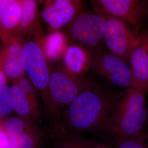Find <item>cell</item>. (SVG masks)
Segmentation results:
<instances>
[{"mask_svg": "<svg viewBox=\"0 0 148 148\" xmlns=\"http://www.w3.org/2000/svg\"><path fill=\"white\" fill-rule=\"evenodd\" d=\"M123 92L93 82L64 110L60 127L81 135L88 133L104 137L111 114Z\"/></svg>", "mask_w": 148, "mask_h": 148, "instance_id": "obj_1", "label": "cell"}, {"mask_svg": "<svg viewBox=\"0 0 148 148\" xmlns=\"http://www.w3.org/2000/svg\"><path fill=\"white\" fill-rule=\"evenodd\" d=\"M145 90L131 87L123 95L111 114L104 137L109 144L142 132L147 119Z\"/></svg>", "mask_w": 148, "mask_h": 148, "instance_id": "obj_2", "label": "cell"}, {"mask_svg": "<svg viewBox=\"0 0 148 148\" xmlns=\"http://www.w3.org/2000/svg\"><path fill=\"white\" fill-rule=\"evenodd\" d=\"M93 82L84 76L70 73L63 66L51 68L48 104L45 109L49 119L60 125L64 110Z\"/></svg>", "mask_w": 148, "mask_h": 148, "instance_id": "obj_3", "label": "cell"}, {"mask_svg": "<svg viewBox=\"0 0 148 148\" xmlns=\"http://www.w3.org/2000/svg\"><path fill=\"white\" fill-rule=\"evenodd\" d=\"M106 18L95 12L84 11L65 27L69 42L85 48L90 52L103 47Z\"/></svg>", "mask_w": 148, "mask_h": 148, "instance_id": "obj_4", "label": "cell"}, {"mask_svg": "<svg viewBox=\"0 0 148 148\" xmlns=\"http://www.w3.org/2000/svg\"><path fill=\"white\" fill-rule=\"evenodd\" d=\"M21 61L26 76L41 95L46 109L48 104L51 67L42 48L36 40L24 42Z\"/></svg>", "mask_w": 148, "mask_h": 148, "instance_id": "obj_5", "label": "cell"}, {"mask_svg": "<svg viewBox=\"0 0 148 148\" xmlns=\"http://www.w3.org/2000/svg\"><path fill=\"white\" fill-rule=\"evenodd\" d=\"M91 54L92 68L111 85L126 89L135 87L132 70L126 60L104 48Z\"/></svg>", "mask_w": 148, "mask_h": 148, "instance_id": "obj_6", "label": "cell"}, {"mask_svg": "<svg viewBox=\"0 0 148 148\" xmlns=\"http://www.w3.org/2000/svg\"><path fill=\"white\" fill-rule=\"evenodd\" d=\"M90 3L95 12L125 22L137 32L144 24V1L93 0Z\"/></svg>", "mask_w": 148, "mask_h": 148, "instance_id": "obj_7", "label": "cell"}, {"mask_svg": "<svg viewBox=\"0 0 148 148\" xmlns=\"http://www.w3.org/2000/svg\"><path fill=\"white\" fill-rule=\"evenodd\" d=\"M106 16L104 42L109 51L129 63V58L137 41L139 32L132 29L125 22L117 18Z\"/></svg>", "mask_w": 148, "mask_h": 148, "instance_id": "obj_8", "label": "cell"}, {"mask_svg": "<svg viewBox=\"0 0 148 148\" xmlns=\"http://www.w3.org/2000/svg\"><path fill=\"white\" fill-rule=\"evenodd\" d=\"M84 3L82 0L45 1L42 18L51 32L59 31L85 10Z\"/></svg>", "mask_w": 148, "mask_h": 148, "instance_id": "obj_9", "label": "cell"}, {"mask_svg": "<svg viewBox=\"0 0 148 148\" xmlns=\"http://www.w3.org/2000/svg\"><path fill=\"white\" fill-rule=\"evenodd\" d=\"M129 64L132 70L134 87L145 90L148 83V27L139 32Z\"/></svg>", "mask_w": 148, "mask_h": 148, "instance_id": "obj_10", "label": "cell"}, {"mask_svg": "<svg viewBox=\"0 0 148 148\" xmlns=\"http://www.w3.org/2000/svg\"><path fill=\"white\" fill-rule=\"evenodd\" d=\"M21 7V17L18 34L24 38L32 35L35 40L40 41L45 37L38 18V6L36 1L19 0Z\"/></svg>", "mask_w": 148, "mask_h": 148, "instance_id": "obj_11", "label": "cell"}, {"mask_svg": "<svg viewBox=\"0 0 148 148\" xmlns=\"http://www.w3.org/2000/svg\"><path fill=\"white\" fill-rule=\"evenodd\" d=\"M62 59L64 67L77 75L84 76L92 68L91 52L77 45H69Z\"/></svg>", "mask_w": 148, "mask_h": 148, "instance_id": "obj_12", "label": "cell"}, {"mask_svg": "<svg viewBox=\"0 0 148 148\" xmlns=\"http://www.w3.org/2000/svg\"><path fill=\"white\" fill-rule=\"evenodd\" d=\"M21 17L19 0H0V32L18 34Z\"/></svg>", "mask_w": 148, "mask_h": 148, "instance_id": "obj_13", "label": "cell"}, {"mask_svg": "<svg viewBox=\"0 0 148 148\" xmlns=\"http://www.w3.org/2000/svg\"><path fill=\"white\" fill-rule=\"evenodd\" d=\"M48 62H56L63 58L69 46V41L64 32L59 30L51 32L40 43Z\"/></svg>", "mask_w": 148, "mask_h": 148, "instance_id": "obj_14", "label": "cell"}, {"mask_svg": "<svg viewBox=\"0 0 148 148\" xmlns=\"http://www.w3.org/2000/svg\"><path fill=\"white\" fill-rule=\"evenodd\" d=\"M62 128V127H61ZM58 148H113L108 143H102L84 137L82 135L69 131L64 128Z\"/></svg>", "mask_w": 148, "mask_h": 148, "instance_id": "obj_15", "label": "cell"}, {"mask_svg": "<svg viewBox=\"0 0 148 148\" xmlns=\"http://www.w3.org/2000/svg\"><path fill=\"white\" fill-rule=\"evenodd\" d=\"M13 109L20 116L27 117L35 116L39 113V109L29 99L26 95L21 88L15 84L10 87Z\"/></svg>", "mask_w": 148, "mask_h": 148, "instance_id": "obj_16", "label": "cell"}, {"mask_svg": "<svg viewBox=\"0 0 148 148\" xmlns=\"http://www.w3.org/2000/svg\"><path fill=\"white\" fill-rule=\"evenodd\" d=\"M0 58L7 78L11 79L13 84L16 83L17 81L25 76L21 58L2 57L1 54Z\"/></svg>", "mask_w": 148, "mask_h": 148, "instance_id": "obj_17", "label": "cell"}, {"mask_svg": "<svg viewBox=\"0 0 148 148\" xmlns=\"http://www.w3.org/2000/svg\"><path fill=\"white\" fill-rule=\"evenodd\" d=\"M110 145L113 148H148V134L138 133Z\"/></svg>", "mask_w": 148, "mask_h": 148, "instance_id": "obj_18", "label": "cell"}, {"mask_svg": "<svg viewBox=\"0 0 148 148\" xmlns=\"http://www.w3.org/2000/svg\"><path fill=\"white\" fill-rule=\"evenodd\" d=\"M13 110L10 87L0 86V117L8 115Z\"/></svg>", "mask_w": 148, "mask_h": 148, "instance_id": "obj_19", "label": "cell"}, {"mask_svg": "<svg viewBox=\"0 0 148 148\" xmlns=\"http://www.w3.org/2000/svg\"><path fill=\"white\" fill-rule=\"evenodd\" d=\"M23 92L26 95L29 99L31 101L34 106L39 109L37 99V90L32 85L31 81L27 77L26 75L17 81L16 83Z\"/></svg>", "mask_w": 148, "mask_h": 148, "instance_id": "obj_20", "label": "cell"}, {"mask_svg": "<svg viewBox=\"0 0 148 148\" xmlns=\"http://www.w3.org/2000/svg\"><path fill=\"white\" fill-rule=\"evenodd\" d=\"M11 148H32L34 142L27 133L22 132L10 136Z\"/></svg>", "mask_w": 148, "mask_h": 148, "instance_id": "obj_21", "label": "cell"}, {"mask_svg": "<svg viewBox=\"0 0 148 148\" xmlns=\"http://www.w3.org/2000/svg\"><path fill=\"white\" fill-rule=\"evenodd\" d=\"M25 126L24 121L21 119L15 117L7 119L5 123V129L10 136L24 132Z\"/></svg>", "mask_w": 148, "mask_h": 148, "instance_id": "obj_22", "label": "cell"}, {"mask_svg": "<svg viewBox=\"0 0 148 148\" xmlns=\"http://www.w3.org/2000/svg\"><path fill=\"white\" fill-rule=\"evenodd\" d=\"M0 148H11L10 139L5 133L0 131Z\"/></svg>", "mask_w": 148, "mask_h": 148, "instance_id": "obj_23", "label": "cell"}, {"mask_svg": "<svg viewBox=\"0 0 148 148\" xmlns=\"http://www.w3.org/2000/svg\"><path fill=\"white\" fill-rule=\"evenodd\" d=\"M7 77L5 75V73L3 69L2 64L1 60L0 58V86L3 85H7Z\"/></svg>", "mask_w": 148, "mask_h": 148, "instance_id": "obj_24", "label": "cell"}, {"mask_svg": "<svg viewBox=\"0 0 148 148\" xmlns=\"http://www.w3.org/2000/svg\"><path fill=\"white\" fill-rule=\"evenodd\" d=\"M148 21V1H144V23Z\"/></svg>", "mask_w": 148, "mask_h": 148, "instance_id": "obj_25", "label": "cell"}, {"mask_svg": "<svg viewBox=\"0 0 148 148\" xmlns=\"http://www.w3.org/2000/svg\"><path fill=\"white\" fill-rule=\"evenodd\" d=\"M142 132L148 134V113H147V121L145 123V126L143 128Z\"/></svg>", "mask_w": 148, "mask_h": 148, "instance_id": "obj_26", "label": "cell"}]
</instances>
